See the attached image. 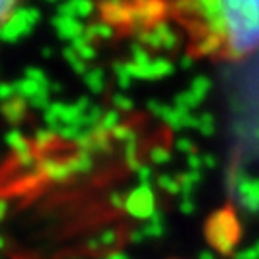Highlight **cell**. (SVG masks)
Masks as SVG:
<instances>
[{
  "label": "cell",
  "instance_id": "obj_1",
  "mask_svg": "<svg viewBox=\"0 0 259 259\" xmlns=\"http://www.w3.org/2000/svg\"><path fill=\"white\" fill-rule=\"evenodd\" d=\"M177 10L192 18L198 33L217 38L225 56L259 54V0H177Z\"/></svg>",
  "mask_w": 259,
  "mask_h": 259
},
{
  "label": "cell",
  "instance_id": "obj_2",
  "mask_svg": "<svg viewBox=\"0 0 259 259\" xmlns=\"http://www.w3.org/2000/svg\"><path fill=\"white\" fill-rule=\"evenodd\" d=\"M137 42H140L144 48L148 50H161V52H173L181 45V37L175 31V27L161 19L156 25H152L148 29H142L137 35Z\"/></svg>",
  "mask_w": 259,
  "mask_h": 259
},
{
  "label": "cell",
  "instance_id": "obj_3",
  "mask_svg": "<svg viewBox=\"0 0 259 259\" xmlns=\"http://www.w3.org/2000/svg\"><path fill=\"white\" fill-rule=\"evenodd\" d=\"M167 10L163 0H131V18L129 25L137 31L148 29L161 21Z\"/></svg>",
  "mask_w": 259,
  "mask_h": 259
},
{
  "label": "cell",
  "instance_id": "obj_4",
  "mask_svg": "<svg viewBox=\"0 0 259 259\" xmlns=\"http://www.w3.org/2000/svg\"><path fill=\"white\" fill-rule=\"evenodd\" d=\"M127 69L133 79H139V81H152V79H165L169 75L175 71V64L165 58V56H159V58H152V62L146 65H137L133 62H125Z\"/></svg>",
  "mask_w": 259,
  "mask_h": 259
},
{
  "label": "cell",
  "instance_id": "obj_5",
  "mask_svg": "<svg viewBox=\"0 0 259 259\" xmlns=\"http://www.w3.org/2000/svg\"><path fill=\"white\" fill-rule=\"evenodd\" d=\"M100 12H102L104 21L115 25H129L131 18V0H102L100 2Z\"/></svg>",
  "mask_w": 259,
  "mask_h": 259
},
{
  "label": "cell",
  "instance_id": "obj_6",
  "mask_svg": "<svg viewBox=\"0 0 259 259\" xmlns=\"http://www.w3.org/2000/svg\"><path fill=\"white\" fill-rule=\"evenodd\" d=\"M54 29L56 33H58V37L62 38V40H67L69 45L77 40V38H81L84 35V25L81 19H75V18H69V16H62V14H56L54 18Z\"/></svg>",
  "mask_w": 259,
  "mask_h": 259
},
{
  "label": "cell",
  "instance_id": "obj_7",
  "mask_svg": "<svg viewBox=\"0 0 259 259\" xmlns=\"http://www.w3.org/2000/svg\"><path fill=\"white\" fill-rule=\"evenodd\" d=\"M94 0H65L58 6V14L75 19H87L94 14Z\"/></svg>",
  "mask_w": 259,
  "mask_h": 259
},
{
  "label": "cell",
  "instance_id": "obj_8",
  "mask_svg": "<svg viewBox=\"0 0 259 259\" xmlns=\"http://www.w3.org/2000/svg\"><path fill=\"white\" fill-rule=\"evenodd\" d=\"M113 35H115L113 33V25L108 23V21H104V19H100V21H93V23H89L84 27L83 37L87 40L94 42V40H110V38H113Z\"/></svg>",
  "mask_w": 259,
  "mask_h": 259
},
{
  "label": "cell",
  "instance_id": "obj_9",
  "mask_svg": "<svg viewBox=\"0 0 259 259\" xmlns=\"http://www.w3.org/2000/svg\"><path fill=\"white\" fill-rule=\"evenodd\" d=\"M194 50L202 56H215V54H223L221 42L215 37L207 35V33H196V42H194Z\"/></svg>",
  "mask_w": 259,
  "mask_h": 259
},
{
  "label": "cell",
  "instance_id": "obj_10",
  "mask_svg": "<svg viewBox=\"0 0 259 259\" xmlns=\"http://www.w3.org/2000/svg\"><path fill=\"white\" fill-rule=\"evenodd\" d=\"M83 81H84V84H87V89L93 94H100L106 91V73H104V69H100V67L89 69V71L84 73Z\"/></svg>",
  "mask_w": 259,
  "mask_h": 259
},
{
  "label": "cell",
  "instance_id": "obj_11",
  "mask_svg": "<svg viewBox=\"0 0 259 259\" xmlns=\"http://www.w3.org/2000/svg\"><path fill=\"white\" fill-rule=\"evenodd\" d=\"M209 89H211V81H209V77H205V75H198L196 79H192V83L188 87V91L190 94L194 96V100L198 104H202L207 93H209Z\"/></svg>",
  "mask_w": 259,
  "mask_h": 259
},
{
  "label": "cell",
  "instance_id": "obj_12",
  "mask_svg": "<svg viewBox=\"0 0 259 259\" xmlns=\"http://www.w3.org/2000/svg\"><path fill=\"white\" fill-rule=\"evenodd\" d=\"M69 47L73 48L75 52L81 56V60H84V62H93L94 58H96V48H94V42L87 40L84 37L73 40Z\"/></svg>",
  "mask_w": 259,
  "mask_h": 259
},
{
  "label": "cell",
  "instance_id": "obj_13",
  "mask_svg": "<svg viewBox=\"0 0 259 259\" xmlns=\"http://www.w3.org/2000/svg\"><path fill=\"white\" fill-rule=\"evenodd\" d=\"M64 58H65V62L69 64V67L73 69V73L84 77V73L89 71V67H87V62H84V60H81V56L77 54V52H75L71 47H65L64 48Z\"/></svg>",
  "mask_w": 259,
  "mask_h": 259
},
{
  "label": "cell",
  "instance_id": "obj_14",
  "mask_svg": "<svg viewBox=\"0 0 259 259\" xmlns=\"http://www.w3.org/2000/svg\"><path fill=\"white\" fill-rule=\"evenodd\" d=\"M113 73H115V83L121 91H129L131 84H133V77H131L129 69H127V64L125 62H119V64L113 65Z\"/></svg>",
  "mask_w": 259,
  "mask_h": 259
},
{
  "label": "cell",
  "instance_id": "obj_15",
  "mask_svg": "<svg viewBox=\"0 0 259 259\" xmlns=\"http://www.w3.org/2000/svg\"><path fill=\"white\" fill-rule=\"evenodd\" d=\"M19 0H0V29L10 21V18L18 12Z\"/></svg>",
  "mask_w": 259,
  "mask_h": 259
},
{
  "label": "cell",
  "instance_id": "obj_16",
  "mask_svg": "<svg viewBox=\"0 0 259 259\" xmlns=\"http://www.w3.org/2000/svg\"><path fill=\"white\" fill-rule=\"evenodd\" d=\"M111 102H113V106H115V110L117 111H131L133 110V106H135L129 96H127V94H123V93L113 94Z\"/></svg>",
  "mask_w": 259,
  "mask_h": 259
},
{
  "label": "cell",
  "instance_id": "obj_17",
  "mask_svg": "<svg viewBox=\"0 0 259 259\" xmlns=\"http://www.w3.org/2000/svg\"><path fill=\"white\" fill-rule=\"evenodd\" d=\"M198 123H200V129L204 131H207V133H211L213 131V115L211 113H204L200 119H198Z\"/></svg>",
  "mask_w": 259,
  "mask_h": 259
},
{
  "label": "cell",
  "instance_id": "obj_18",
  "mask_svg": "<svg viewBox=\"0 0 259 259\" xmlns=\"http://www.w3.org/2000/svg\"><path fill=\"white\" fill-rule=\"evenodd\" d=\"M179 64H181V67H183V69H190V67L194 65V60H192V56H190V54H185V56H181Z\"/></svg>",
  "mask_w": 259,
  "mask_h": 259
},
{
  "label": "cell",
  "instance_id": "obj_19",
  "mask_svg": "<svg viewBox=\"0 0 259 259\" xmlns=\"http://www.w3.org/2000/svg\"><path fill=\"white\" fill-rule=\"evenodd\" d=\"M47 2H58V0H47Z\"/></svg>",
  "mask_w": 259,
  "mask_h": 259
}]
</instances>
